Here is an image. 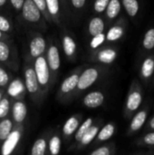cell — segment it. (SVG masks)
<instances>
[{
    "label": "cell",
    "mask_w": 154,
    "mask_h": 155,
    "mask_svg": "<svg viewBox=\"0 0 154 155\" xmlns=\"http://www.w3.org/2000/svg\"><path fill=\"white\" fill-rule=\"evenodd\" d=\"M117 55H118V52L116 49L112 47H107L98 51L96 53L95 58L98 62L103 64H111L115 61Z\"/></svg>",
    "instance_id": "13"
},
{
    "label": "cell",
    "mask_w": 154,
    "mask_h": 155,
    "mask_svg": "<svg viewBox=\"0 0 154 155\" xmlns=\"http://www.w3.org/2000/svg\"><path fill=\"white\" fill-rule=\"evenodd\" d=\"M114 153L113 145H104L101 146L91 153V155H111Z\"/></svg>",
    "instance_id": "33"
},
{
    "label": "cell",
    "mask_w": 154,
    "mask_h": 155,
    "mask_svg": "<svg viewBox=\"0 0 154 155\" xmlns=\"http://www.w3.org/2000/svg\"><path fill=\"white\" fill-rule=\"evenodd\" d=\"M110 0H95L93 4V9L96 13H103L108 5Z\"/></svg>",
    "instance_id": "35"
},
{
    "label": "cell",
    "mask_w": 154,
    "mask_h": 155,
    "mask_svg": "<svg viewBox=\"0 0 154 155\" xmlns=\"http://www.w3.org/2000/svg\"><path fill=\"white\" fill-rule=\"evenodd\" d=\"M46 61L50 69V72L52 73H56L60 66H61V58H60V53L58 47L54 45L50 44L49 48L47 50V54H46Z\"/></svg>",
    "instance_id": "10"
},
{
    "label": "cell",
    "mask_w": 154,
    "mask_h": 155,
    "mask_svg": "<svg viewBox=\"0 0 154 155\" xmlns=\"http://www.w3.org/2000/svg\"><path fill=\"white\" fill-rule=\"evenodd\" d=\"M61 145H62V141H61L60 137L57 135L52 136L48 143L49 153L52 155L59 154V153L61 151Z\"/></svg>",
    "instance_id": "29"
},
{
    "label": "cell",
    "mask_w": 154,
    "mask_h": 155,
    "mask_svg": "<svg viewBox=\"0 0 154 155\" xmlns=\"http://www.w3.org/2000/svg\"><path fill=\"white\" fill-rule=\"evenodd\" d=\"M13 129V123L10 119H4L0 122V141L5 140Z\"/></svg>",
    "instance_id": "28"
},
{
    "label": "cell",
    "mask_w": 154,
    "mask_h": 155,
    "mask_svg": "<svg viewBox=\"0 0 154 155\" xmlns=\"http://www.w3.org/2000/svg\"><path fill=\"white\" fill-rule=\"evenodd\" d=\"M27 115V108L24 102L16 101L14 103L12 107V116L15 123L17 124H22Z\"/></svg>",
    "instance_id": "15"
},
{
    "label": "cell",
    "mask_w": 154,
    "mask_h": 155,
    "mask_svg": "<svg viewBox=\"0 0 154 155\" xmlns=\"http://www.w3.org/2000/svg\"><path fill=\"white\" fill-rule=\"evenodd\" d=\"M45 49H46V43L43 36L35 35L31 40L29 45V53L32 57L36 58L40 55H43Z\"/></svg>",
    "instance_id": "12"
},
{
    "label": "cell",
    "mask_w": 154,
    "mask_h": 155,
    "mask_svg": "<svg viewBox=\"0 0 154 155\" xmlns=\"http://www.w3.org/2000/svg\"><path fill=\"white\" fill-rule=\"evenodd\" d=\"M24 2H25V0H10V3H11L12 6L15 10L22 9V6L24 5Z\"/></svg>",
    "instance_id": "39"
},
{
    "label": "cell",
    "mask_w": 154,
    "mask_h": 155,
    "mask_svg": "<svg viewBox=\"0 0 154 155\" xmlns=\"http://www.w3.org/2000/svg\"><path fill=\"white\" fill-rule=\"evenodd\" d=\"M149 112H150V107L149 105H145L144 107H143L142 109L138 110L131 118V123H130V126L129 129L127 131V135L131 136L135 134L137 132H139L143 126H144L148 115H149Z\"/></svg>",
    "instance_id": "3"
},
{
    "label": "cell",
    "mask_w": 154,
    "mask_h": 155,
    "mask_svg": "<svg viewBox=\"0 0 154 155\" xmlns=\"http://www.w3.org/2000/svg\"><path fill=\"white\" fill-rule=\"evenodd\" d=\"M10 112V101L6 97H3L0 100V119L5 118Z\"/></svg>",
    "instance_id": "32"
},
{
    "label": "cell",
    "mask_w": 154,
    "mask_h": 155,
    "mask_svg": "<svg viewBox=\"0 0 154 155\" xmlns=\"http://www.w3.org/2000/svg\"><path fill=\"white\" fill-rule=\"evenodd\" d=\"M142 48L146 52H150L154 49V27L149 28L143 35L142 39Z\"/></svg>",
    "instance_id": "23"
},
{
    "label": "cell",
    "mask_w": 154,
    "mask_h": 155,
    "mask_svg": "<svg viewBox=\"0 0 154 155\" xmlns=\"http://www.w3.org/2000/svg\"><path fill=\"white\" fill-rule=\"evenodd\" d=\"M10 48L8 45L0 40V62H6L10 57Z\"/></svg>",
    "instance_id": "34"
},
{
    "label": "cell",
    "mask_w": 154,
    "mask_h": 155,
    "mask_svg": "<svg viewBox=\"0 0 154 155\" xmlns=\"http://www.w3.org/2000/svg\"><path fill=\"white\" fill-rule=\"evenodd\" d=\"M100 69L96 67H89L85 69L80 75L77 84V91H84L91 87L99 78Z\"/></svg>",
    "instance_id": "5"
},
{
    "label": "cell",
    "mask_w": 154,
    "mask_h": 155,
    "mask_svg": "<svg viewBox=\"0 0 154 155\" xmlns=\"http://www.w3.org/2000/svg\"><path fill=\"white\" fill-rule=\"evenodd\" d=\"M126 21L125 19H120L115 25H113L106 33L105 37L108 42H116L122 39L126 32Z\"/></svg>",
    "instance_id": "9"
},
{
    "label": "cell",
    "mask_w": 154,
    "mask_h": 155,
    "mask_svg": "<svg viewBox=\"0 0 154 155\" xmlns=\"http://www.w3.org/2000/svg\"><path fill=\"white\" fill-rule=\"evenodd\" d=\"M25 86L29 94L34 97H38L39 93L41 92L40 86L37 81V77L34 69V66L31 64H27L25 68Z\"/></svg>",
    "instance_id": "4"
},
{
    "label": "cell",
    "mask_w": 154,
    "mask_h": 155,
    "mask_svg": "<svg viewBox=\"0 0 154 155\" xmlns=\"http://www.w3.org/2000/svg\"><path fill=\"white\" fill-rule=\"evenodd\" d=\"M115 133V124L113 123H109L102 127L96 136V140L98 142H105L110 140Z\"/></svg>",
    "instance_id": "18"
},
{
    "label": "cell",
    "mask_w": 154,
    "mask_h": 155,
    "mask_svg": "<svg viewBox=\"0 0 154 155\" xmlns=\"http://www.w3.org/2000/svg\"><path fill=\"white\" fill-rule=\"evenodd\" d=\"M26 89L25 86V84L18 78L14 79L8 85L7 88V94L15 99H21L25 95Z\"/></svg>",
    "instance_id": "14"
},
{
    "label": "cell",
    "mask_w": 154,
    "mask_h": 155,
    "mask_svg": "<svg viewBox=\"0 0 154 155\" xmlns=\"http://www.w3.org/2000/svg\"><path fill=\"white\" fill-rule=\"evenodd\" d=\"M136 145L139 147H154V131H149L136 140Z\"/></svg>",
    "instance_id": "25"
},
{
    "label": "cell",
    "mask_w": 154,
    "mask_h": 155,
    "mask_svg": "<svg viewBox=\"0 0 154 155\" xmlns=\"http://www.w3.org/2000/svg\"><path fill=\"white\" fill-rule=\"evenodd\" d=\"M144 131H145V132L154 131V115L148 120V122H147V124H146V125H145Z\"/></svg>",
    "instance_id": "41"
},
{
    "label": "cell",
    "mask_w": 154,
    "mask_h": 155,
    "mask_svg": "<svg viewBox=\"0 0 154 155\" xmlns=\"http://www.w3.org/2000/svg\"><path fill=\"white\" fill-rule=\"evenodd\" d=\"M1 98H2V93L0 92V100H1Z\"/></svg>",
    "instance_id": "44"
},
{
    "label": "cell",
    "mask_w": 154,
    "mask_h": 155,
    "mask_svg": "<svg viewBox=\"0 0 154 155\" xmlns=\"http://www.w3.org/2000/svg\"><path fill=\"white\" fill-rule=\"evenodd\" d=\"M63 48L66 56L72 57L76 52V44L73 37L65 35L63 37Z\"/></svg>",
    "instance_id": "24"
},
{
    "label": "cell",
    "mask_w": 154,
    "mask_h": 155,
    "mask_svg": "<svg viewBox=\"0 0 154 155\" xmlns=\"http://www.w3.org/2000/svg\"><path fill=\"white\" fill-rule=\"evenodd\" d=\"M80 125V120L78 116H71L69 119H67V121L64 123V126H63V134L64 136H71L73 135L78 126Z\"/></svg>",
    "instance_id": "19"
},
{
    "label": "cell",
    "mask_w": 154,
    "mask_h": 155,
    "mask_svg": "<svg viewBox=\"0 0 154 155\" xmlns=\"http://www.w3.org/2000/svg\"><path fill=\"white\" fill-rule=\"evenodd\" d=\"M143 95L144 93L141 81L138 78H134L131 84L125 101L123 114L126 119H131L140 109L143 101Z\"/></svg>",
    "instance_id": "1"
},
{
    "label": "cell",
    "mask_w": 154,
    "mask_h": 155,
    "mask_svg": "<svg viewBox=\"0 0 154 155\" xmlns=\"http://www.w3.org/2000/svg\"><path fill=\"white\" fill-rule=\"evenodd\" d=\"M22 132L23 128L21 126V124L17 125L16 128L12 129L11 133L4 140L3 145H2V150L1 153L3 155H10L17 146L21 137H22Z\"/></svg>",
    "instance_id": "6"
},
{
    "label": "cell",
    "mask_w": 154,
    "mask_h": 155,
    "mask_svg": "<svg viewBox=\"0 0 154 155\" xmlns=\"http://www.w3.org/2000/svg\"><path fill=\"white\" fill-rule=\"evenodd\" d=\"M100 130V125L96 124V125H92L88 131L82 136L81 140L79 141L80 143V146H87L88 144H90L97 136V134Z\"/></svg>",
    "instance_id": "22"
},
{
    "label": "cell",
    "mask_w": 154,
    "mask_h": 155,
    "mask_svg": "<svg viewBox=\"0 0 154 155\" xmlns=\"http://www.w3.org/2000/svg\"><path fill=\"white\" fill-rule=\"evenodd\" d=\"M33 2L35 4V5L38 7V9L41 11L42 15H44V17L46 19L49 20V14L47 12V8H46V3H45V0H33Z\"/></svg>",
    "instance_id": "36"
},
{
    "label": "cell",
    "mask_w": 154,
    "mask_h": 155,
    "mask_svg": "<svg viewBox=\"0 0 154 155\" xmlns=\"http://www.w3.org/2000/svg\"><path fill=\"white\" fill-rule=\"evenodd\" d=\"M11 29V25L9 21L3 15H0V30L2 32L7 33Z\"/></svg>",
    "instance_id": "37"
},
{
    "label": "cell",
    "mask_w": 154,
    "mask_h": 155,
    "mask_svg": "<svg viewBox=\"0 0 154 155\" xmlns=\"http://www.w3.org/2000/svg\"><path fill=\"white\" fill-rule=\"evenodd\" d=\"M34 69L37 77V81L40 86V90L42 94H44L49 86L50 84V69L46 61V58L43 55H40L36 58H34Z\"/></svg>",
    "instance_id": "2"
},
{
    "label": "cell",
    "mask_w": 154,
    "mask_h": 155,
    "mask_svg": "<svg viewBox=\"0 0 154 155\" xmlns=\"http://www.w3.org/2000/svg\"><path fill=\"white\" fill-rule=\"evenodd\" d=\"M106 41V37H105V34L104 33H101L98 34L94 36H93L91 42H90V47L92 49H97L98 47H100L102 45H103V43Z\"/></svg>",
    "instance_id": "31"
},
{
    "label": "cell",
    "mask_w": 154,
    "mask_h": 155,
    "mask_svg": "<svg viewBox=\"0 0 154 155\" xmlns=\"http://www.w3.org/2000/svg\"><path fill=\"white\" fill-rule=\"evenodd\" d=\"M152 79H153V84H154V73H153V75H152Z\"/></svg>",
    "instance_id": "45"
},
{
    "label": "cell",
    "mask_w": 154,
    "mask_h": 155,
    "mask_svg": "<svg viewBox=\"0 0 154 155\" xmlns=\"http://www.w3.org/2000/svg\"><path fill=\"white\" fill-rule=\"evenodd\" d=\"M93 124V119L91 118V117H89L81 125H79L78 128H77V130H76V132L74 133V139H75V141L79 142L81 140L82 136L88 131V129Z\"/></svg>",
    "instance_id": "27"
},
{
    "label": "cell",
    "mask_w": 154,
    "mask_h": 155,
    "mask_svg": "<svg viewBox=\"0 0 154 155\" xmlns=\"http://www.w3.org/2000/svg\"><path fill=\"white\" fill-rule=\"evenodd\" d=\"M122 5L125 9L126 14L132 19H134L138 16L141 9L138 0H122Z\"/></svg>",
    "instance_id": "17"
},
{
    "label": "cell",
    "mask_w": 154,
    "mask_h": 155,
    "mask_svg": "<svg viewBox=\"0 0 154 155\" xmlns=\"http://www.w3.org/2000/svg\"><path fill=\"white\" fill-rule=\"evenodd\" d=\"M47 148V143L46 140L44 138H39L37 139L31 149V154L32 155H44L46 152Z\"/></svg>",
    "instance_id": "26"
},
{
    "label": "cell",
    "mask_w": 154,
    "mask_h": 155,
    "mask_svg": "<svg viewBox=\"0 0 154 155\" xmlns=\"http://www.w3.org/2000/svg\"><path fill=\"white\" fill-rule=\"evenodd\" d=\"M104 27H105L104 21L101 17L96 16V17H93L90 21L89 26H88V31H89V34L92 36H94V35H96L98 34L103 33L104 32Z\"/></svg>",
    "instance_id": "21"
},
{
    "label": "cell",
    "mask_w": 154,
    "mask_h": 155,
    "mask_svg": "<svg viewBox=\"0 0 154 155\" xmlns=\"http://www.w3.org/2000/svg\"><path fill=\"white\" fill-rule=\"evenodd\" d=\"M2 38V31L0 30V39Z\"/></svg>",
    "instance_id": "43"
},
{
    "label": "cell",
    "mask_w": 154,
    "mask_h": 155,
    "mask_svg": "<svg viewBox=\"0 0 154 155\" xmlns=\"http://www.w3.org/2000/svg\"><path fill=\"white\" fill-rule=\"evenodd\" d=\"M122 2L120 0H110L105 9L106 16L109 20L115 19L121 13Z\"/></svg>",
    "instance_id": "20"
},
{
    "label": "cell",
    "mask_w": 154,
    "mask_h": 155,
    "mask_svg": "<svg viewBox=\"0 0 154 155\" xmlns=\"http://www.w3.org/2000/svg\"><path fill=\"white\" fill-rule=\"evenodd\" d=\"M6 3V0H0V6L4 5Z\"/></svg>",
    "instance_id": "42"
},
{
    "label": "cell",
    "mask_w": 154,
    "mask_h": 155,
    "mask_svg": "<svg viewBox=\"0 0 154 155\" xmlns=\"http://www.w3.org/2000/svg\"><path fill=\"white\" fill-rule=\"evenodd\" d=\"M154 73V54L147 55L142 62L139 69L140 81L145 86L149 84Z\"/></svg>",
    "instance_id": "7"
},
{
    "label": "cell",
    "mask_w": 154,
    "mask_h": 155,
    "mask_svg": "<svg viewBox=\"0 0 154 155\" xmlns=\"http://www.w3.org/2000/svg\"><path fill=\"white\" fill-rule=\"evenodd\" d=\"M71 2L74 7H75L76 9H81L84 6L86 0H71Z\"/></svg>",
    "instance_id": "40"
},
{
    "label": "cell",
    "mask_w": 154,
    "mask_h": 155,
    "mask_svg": "<svg viewBox=\"0 0 154 155\" xmlns=\"http://www.w3.org/2000/svg\"><path fill=\"white\" fill-rule=\"evenodd\" d=\"M22 15L28 23H37L41 20L42 13L33 0H25L22 6Z\"/></svg>",
    "instance_id": "8"
},
{
    "label": "cell",
    "mask_w": 154,
    "mask_h": 155,
    "mask_svg": "<svg viewBox=\"0 0 154 155\" xmlns=\"http://www.w3.org/2000/svg\"><path fill=\"white\" fill-rule=\"evenodd\" d=\"M9 82V75L6 71L0 66V87L5 86Z\"/></svg>",
    "instance_id": "38"
},
{
    "label": "cell",
    "mask_w": 154,
    "mask_h": 155,
    "mask_svg": "<svg viewBox=\"0 0 154 155\" xmlns=\"http://www.w3.org/2000/svg\"><path fill=\"white\" fill-rule=\"evenodd\" d=\"M79 75L80 74L77 73H74L63 81L60 88V92L63 95H67L73 93L76 89L79 80Z\"/></svg>",
    "instance_id": "16"
},
{
    "label": "cell",
    "mask_w": 154,
    "mask_h": 155,
    "mask_svg": "<svg viewBox=\"0 0 154 155\" xmlns=\"http://www.w3.org/2000/svg\"><path fill=\"white\" fill-rule=\"evenodd\" d=\"M47 12L50 16L56 19L60 13L59 0H45Z\"/></svg>",
    "instance_id": "30"
},
{
    "label": "cell",
    "mask_w": 154,
    "mask_h": 155,
    "mask_svg": "<svg viewBox=\"0 0 154 155\" xmlns=\"http://www.w3.org/2000/svg\"><path fill=\"white\" fill-rule=\"evenodd\" d=\"M104 99H105V96L102 92H100V91L91 92L84 96V106L91 108V109L98 108L103 104Z\"/></svg>",
    "instance_id": "11"
}]
</instances>
